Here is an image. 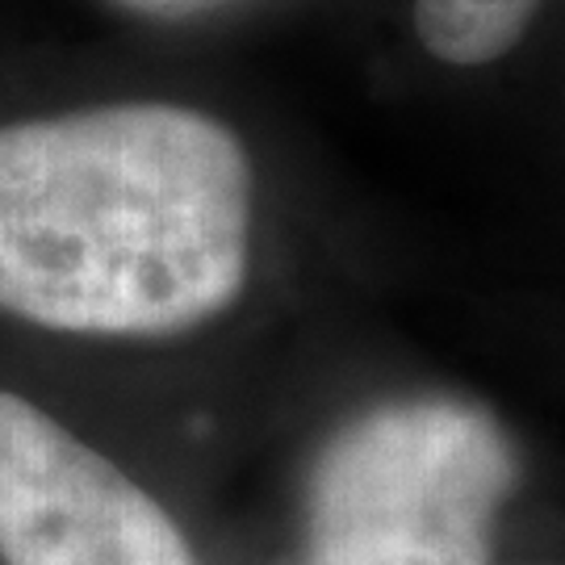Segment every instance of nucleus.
<instances>
[{"label":"nucleus","mask_w":565,"mask_h":565,"mask_svg":"<svg viewBox=\"0 0 565 565\" xmlns=\"http://www.w3.org/2000/svg\"><path fill=\"white\" fill-rule=\"evenodd\" d=\"M252 160L202 109L97 105L0 126V315L72 335H181L235 306Z\"/></svg>","instance_id":"obj_1"},{"label":"nucleus","mask_w":565,"mask_h":565,"mask_svg":"<svg viewBox=\"0 0 565 565\" xmlns=\"http://www.w3.org/2000/svg\"><path fill=\"white\" fill-rule=\"evenodd\" d=\"M520 457L478 403L424 394L364 411L306 478L310 565H490Z\"/></svg>","instance_id":"obj_2"},{"label":"nucleus","mask_w":565,"mask_h":565,"mask_svg":"<svg viewBox=\"0 0 565 565\" xmlns=\"http://www.w3.org/2000/svg\"><path fill=\"white\" fill-rule=\"evenodd\" d=\"M0 562L202 565L130 473L9 390H0Z\"/></svg>","instance_id":"obj_3"},{"label":"nucleus","mask_w":565,"mask_h":565,"mask_svg":"<svg viewBox=\"0 0 565 565\" xmlns=\"http://www.w3.org/2000/svg\"><path fill=\"white\" fill-rule=\"evenodd\" d=\"M541 0H415V34L440 63L482 67L515 51Z\"/></svg>","instance_id":"obj_4"}]
</instances>
